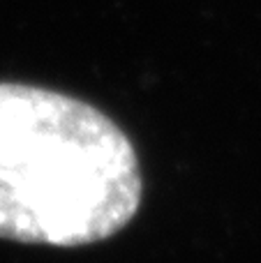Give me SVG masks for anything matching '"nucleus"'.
Returning a JSON list of instances; mask_svg holds the SVG:
<instances>
[{
	"label": "nucleus",
	"instance_id": "obj_1",
	"mask_svg": "<svg viewBox=\"0 0 261 263\" xmlns=\"http://www.w3.org/2000/svg\"><path fill=\"white\" fill-rule=\"evenodd\" d=\"M141 203L132 141L100 109L0 83V238L81 247L111 238Z\"/></svg>",
	"mask_w": 261,
	"mask_h": 263
}]
</instances>
